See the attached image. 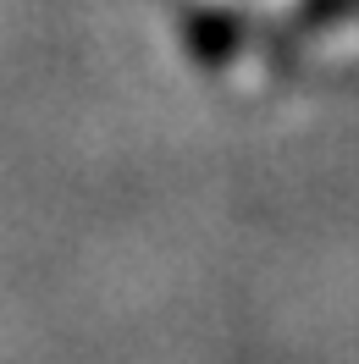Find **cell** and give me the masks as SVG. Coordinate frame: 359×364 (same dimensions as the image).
<instances>
[{
	"label": "cell",
	"instance_id": "obj_1",
	"mask_svg": "<svg viewBox=\"0 0 359 364\" xmlns=\"http://www.w3.org/2000/svg\"><path fill=\"white\" fill-rule=\"evenodd\" d=\"M182 11H188V23L199 28V39H210L222 50L249 28V0H182Z\"/></svg>",
	"mask_w": 359,
	"mask_h": 364
}]
</instances>
